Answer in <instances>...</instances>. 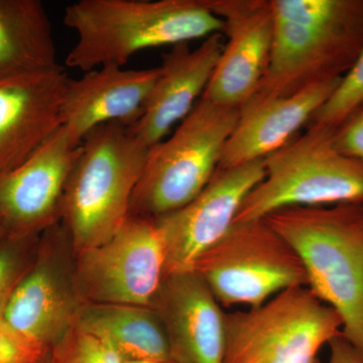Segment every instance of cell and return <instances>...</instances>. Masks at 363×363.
I'll list each match as a JSON object with an SVG mask.
<instances>
[{"mask_svg":"<svg viewBox=\"0 0 363 363\" xmlns=\"http://www.w3.org/2000/svg\"><path fill=\"white\" fill-rule=\"evenodd\" d=\"M69 79L60 66L0 82V181L61 128Z\"/></svg>","mask_w":363,"mask_h":363,"instance_id":"13","label":"cell"},{"mask_svg":"<svg viewBox=\"0 0 363 363\" xmlns=\"http://www.w3.org/2000/svg\"><path fill=\"white\" fill-rule=\"evenodd\" d=\"M40 234L6 235L0 240V318L16 286L37 257Z\"/></svg>","mask_w":363,"mask_h":363,"instance_id":"21","label":"cell"},{"mask_svg":"<svg viewBox=\"0 0 363 363\" xmlns=\"http://www.w3.org/2000/svg\"><path fill=\"white\" fill-rule=\"evenodd\" d=\"M75 327L106 340L124 362L171 359L166 329L150 306L87 303Z\"/></svg>","mask_w":363,"mask_h":363,"instance_id":"19","label":"cell"},{"mask_svg":"<svg viewBox=\"0 0 363 363\" xmlns=\"http://www.w3.org/2000/svg\"><path fill=\"white\" fill-rule=\"evenodd\" d=\"M271 1V60L250 100L289 96L350 70L363 50V0Z\"/></svg>","mask_w":363,"mask_h":363,"instance_id":"2","label":"cell"},{"mask_svg":"<svg viewBox=\"0 0 363 363\" xmlns=\"http://www.w3.org/2000/svg\"><path fill=\"white\" fill-rule=\"evenodd\" d=\"M330 357L327 363H363V352L343 335L342 332L328 343Z\"/></svg>","mask_w":363,"mask_h":363,"instance_id":"26","label":"cell"},{"mask_svg":"<svg viewBox=\"0 0 363 363\" xmlns=\"http://www.w3.org/2000/svg\"><path fill=\"white\" fill-rule=\"evenodd\" d=\"M150 307L166 329L171 359L223 362L226 313L197 272L166 274Z\"/></svg>","mask_w":363,"mask_h":363,"instance_id":"14","label":"cell"},{"mask_svg":"<svg viewBox=\"0 0 363 363\" xmlns=\"http://www.w3.org/2000/svg\"><path fill=\"white\" fill-rule=\"evenodd\" d=\"M160 67L123 69L109 65L69 79L61 107L62 126L82 143L91 130L111 123L135 124L143 116Z\"/></svg>","mask_w":363,"mask_h":363,"instance_id":"17","label":"cell"},{"mask_svg":"<svg viewBox=\"0 0 363 363\" xmlns=\"http://www.w3.org/2000/svg\"><path fill=\"white\" fill-rule=\"evenodd\" d=\"M74 283L84 304L150 306L166 274L156 221L128 216L109 240L77 253Z\"/></svg>","mask_w":363,"mask_h":363,"instance_id":"9","label":"cell"},{"mask_svg":"<svg viewBox=\"0 0 363 363\" xmlns=\"http://www.w3.org/2000/svg\"><path fill=\"white\" fill-rule=\"evenodd\" d=\"M223 21L227 40L201 98L240 109L266 75L274 42L271 0H204Z\"/></svg>","mask_w":363,"mask_h":363,"instance_id":"11","label":"cell"},{"mask_svg":"<svg viewBox=\"0 0 363 363\" xmlns=\"http://www.w3.org/2000/svg\"><path fill=\"white\" fill-rule=\"evenodd\" d=\"M363 106V50L350 70L313 117L311 123L335 130L350 114Z\"/></svg>","mask_w":363,"mask_h":363,"instance_id":"22","label":"cell"},{"mask_svg":"<svg viewBox=\"0 0 363 363\" xmlns=\"http://www.w3.org/2000/svg\"><path fill=\"white\" fill-rule=\"evenodd\" d=\"M81 145L61 126L0 181V222L7 235L40 234L56 225Z\"/></svg>","mask_w":363,"mask_h":363,"instance_id":"12","label":"cell"},{"mask_svg":"<svg viewBox=\"0 0 363 363\" xmlns=\"http://www.w3.org/2000/svg\"><path fill=\"white\" fill-rule=\"evenodd\" d=\"M341 79L310 86L289 96L252 99L227 140L218 168L262 160L285 147L311 123Z\"/></svg>","mask_w":363,"mask_h":363,"instance_id":"18","label":"cell"},{"mask_svg":"<svg viewBox=\"0 0 363 363\" xmlns=\"http://www.w3.org/2000/svg\"><path fill=\"white\" fill-rule=\"evenodd\" d=\"M6 229H4V225H2L1 222H0V240H1L2 238H4V236H6Z\"/></svg>","mask_w":363,"mask_h":363,"instance_id":"28","label":"cell"},{"mask_svg":"<svg viewBox=\"0 0 363 363\" xmlns=\"http://www.w3.org/2000/svg\"><path fill=\"white\" fill-rule=\"evenodd\" d=\"M342 327L309 286H293L259 307L226 313L222 363H322L320 350Z\"/></svg>","mask_w":363,"mask_h":363,"instance_id":"7","label":"cell"},{"mask_svg":"<svg viewBox=\"0 0 363 363\" xmlns=\"http://www.w3.org/2000/svg\"><path fill=\"white\" fill-rule=\"evenodd\" d=\"M223 47L222 33H216L194 50L182 43L164 55L143 116L131 125L145 145L161 143L191 113L209 84Z\"/></svg>","mask_w":363,"mask_h":363,"instance_id":"16","label":"cell"},{"mask_svg":"<svg viewBox=\"0 0 363 363\" xmlns=\"http://www.w3.org/2000/svg\"><path fill=\"white\" fill-rule=\"evenodd\" d=\"M42 363H49V358H48V359H47V360H45V362H42Z\"/></svg>","mask_w":363,"mask_h":363,"instance_id":"29","label":"cell"},{"mask_svg":"<svg viewBox=\"0 0 363 363\" xmlns=\"http://www.w3.org/2000/svg\"><path fill=\"white\" fill-rule=\"evenodd\" d=\"M264 160L217 169L192 201L155 219L164 241L166 274L192 271L197 260L225 235L245 198L264 180Z\"/></svg>","mask_w":363,"mask_h":363,"instance_id":"10","label":"cell"},{"mask_svg":"<svg viewBox=\"0 0 363 363\" xmlns=\"http://www.w3.org/2000/svg\"><path fill=\"white\" fill-rule=\"evenodd\" d=\"M192 271L224 307H259L286 289L308 286L297 252L264 219L235 222Z\"/></svg>","mask_w":363,"mask_h":363,"instance_id":"8","label":"cell"},{"mask_svg":"<svg viewBox=\"0 0 363 363\" xmlns=\"http://www.w3.org/2000/svg\"><path fill=\"white\" fill-rule=\"evenodd\" d=\"M49 363H124L116 350L99 336L74 327L52 346Z\"/></svg>","mask_w":363,"mask_h":363,"instance_id":"23","label":"cell"},{"mask_svg":"<svg viewBox=\"0 0 363 363\" xmlns=\"http://www.w3.org/2000/svg\"><path fill=\"white\" fill-rule=\"evenodd\" d=\"M240 111L201 98L167 140L150 147L130 216L156 219L197 197L218 169Z\"/></svg>","mask_w":363,"mask_h":363,"instance_id":"6","label":"cell"},{"mask_svg":"<svg viewBox=\"0 0 363 363\" xmlns=\"http://www.w3.org/2000/svg\"><path fill=\"white\" fill-rule=\"evenodd\" d=\"M58 67L44 4L40 0H0V82Z\"/></svg>","mask_w":363,"mask_h":363,"instance_id":"20","label":"cell"},{"mask_svg":"<svg viewBox=\"0 0 363 363\" xmlns=\"http://www.w3.org/2000/svg\"><path fill=\"white\" fill-rule=\"evenodd\" d=\"M264 220L297 252L308 286L342 319L363 352V204L283 208Z\"/></svg>","mask_w":363,"mask_h":363,"instance_id":"3","label":"cell"},{"mask_svg":"<svg viewBox=\"0 0 363 363\" xmlns=\"http://www.w3.org/2000/svg\"><path fill=\"white\" fill-rule=\"evenodd\" d=\"M264 162V180L245 198L234 223L260 220L283 208L363 204V164L336 150L330 128L309 124Z\"/></svg>","mask_w":363,"mask_h":363,"instance_id":"5","label":"cell"},{"mask_svg":"<svg viewBox=\"0 0 363 363\" xmlns=\"http://www.w3.org/2000/svg\"><path fill=\"white\" fill-rule=\"evenodd\" d=\"M51 350L20 331L0 318V363H42Z\"/></svg>","mask_w":363,"mask_h":363,"instance_id":"24","label":"cell"},{"mask_svg":"<svg viewBox=\"0 0 363 363\" xmlns=\"http://www.w3.org/2000/svg\"><path fill=\"white\" fill-rule=\"evenodd\" d=\"M124 363H181L176 362V360L169 359L164 360V362H124Z\"/></svg>","mask_w":363,"mask_h":363,"instance_id":"27","label":"cell"},{"mask_svg":"<svg viewBox=\"0 0 363 363\" xmlns=\"http://www.w3.org/2000/svg\"><path fill=\"white\" fill-rule=\"evenodd\" d=\"M37 257L16 286L2 319L23 335L52 350L75 327L84 303L74 283V269L54 255L47 231Z\"/></svg>","mask_w":363,"mask_h":363,"instance_id":"15","label":"cell"},{"mask_svg":"<svg viewBox=\"0 0 363 363\" xmlns=\"http://www.w3.org/2000/svg\"><path fill=\"white\" fill-rule=\"evenodd\" d=\"M149 150L123 123L98 126L83 138L62 212L76 255L109 240L128 218Z\"/></svg>","mask_w":363,"mask_h":363,"instance_id":"4","label":"cell"},{"mask_svg":"<svg viewBox=\"0 0 363 363\" xmlns=\"http://www.w3.org/2000/svg\"><path fill=\"white\" fill-rule=\"evenodd\" d=\"M336 150L363 164V106L333 130Z\"/></svg>","mask_w":363,"mask_h":363,"instance_id":"25","label":"cell"},{"mask_svg":"<svg viewBox=\"0 0 363 363\" xmlns=\"http://www.w3.org/2000/svg\"><path fill=\"white\" fill-rule=\"evenodd\" d=\"M63 21L77 35L66 65L84 72L224 30L204 0H80L66 7Z\"/></svg>","mask_w":363,"mask_h":363,"instance_id":"1","label":"cell"}]
</instances>
